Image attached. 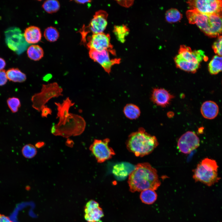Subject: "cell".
Instances as JSON below:
<instances>
[{"mask_svg": "<svg viewBox=\"0 0 222 222\" xmlns=\"http://www.w3.org/2000/svg\"><path fill=\"white\" fill-rule=\"evenodd\" d=\"M55 104L57 107V118H59V121L52 127V134L67 138L82 134L85 127V121L80 116L69 112L70 107L74 103L67 97L62 103L55 102Z\"/></svg>", "mask_w": 222, "mask_h": 222, "instance_id": "1", "label": "cell"}, {"mask_svg": "<svg viewBox=\"0 0 222 222\" xmlns=\"http://www.w3.org/2000/svg\"><path fill=\"white\" fill-rule=\"evenodd\" d=\"M128 183L132 192L156 190L161 184L157 170L148 162L139 163L135 166L129 174Z\"/></svg>", "mask_w": 222, "mask_h": 222, "instance_id": "2", "label": "cell"}, {"mask_svg": "<svg viewBox=\"0 0 222 222\" xmlns=\"http://www.w3.org/2000/svg\"><path fill=\"white\" fill-rule=\"evenodd\" d=\"M186 14L190 24H195L208 36L218 37L222 34V14H204L191 9Z\"/></svg>", "mask_w": 222, "mask_h": 222, "instance_id": "3", "label": "cell"}, {"mask_svg": "<svg viewBox=\"0 0 222 222\" xmlns=\"http://www.w3.org/2000/svg\"><path fill=\"white\" fill-rule=\"evenodd\" d=\"M158 145L156 137L146 132L143 128L131 133L126 142L128 150L136 156L140 157L151 153Z\"/></svg>", "mask_w": 222, "mask_h": 222, "instance_id": "4", "label": "cell"}, {"mask_svg": "<svg viewBox=\"0 0 222 222\" xmlns=\"http://www.w3.org/2000/svg\"><path fill=\"white\" fill-rule=\"evenodd\" d=\"M218 167L215 160L205 158L194 170L193 178L196 182H200L208 186H211L220 179L217 173Z\"/></svg>", "mask_w": 222, "mask_h": 222, "instance_id": "5", "label": "cell"}, {"mask_svg": "<svg viewBox=\"0 0 222 222\" xmlns=\"http://www.w3.org/2000/svg\"><path fill=\"white\" fill-rule=\"evenodd\" d=\"M62 88L56 82L43 84L40 92L35 94L31 98L32 107L41 111L43 107L51 99L63 95Z\"/></svg>", "mask_w": 222, "mask_h": 222, "instance_id": "6", "label": "cell"}, {"mask_svg": "<svg viewBox=\"0 0 222 222\" xmlns=\"http://www.w3.org/2000/svg\"><path fill=\"white\" fill-rule=\"evenodd\" d=\"M191 10L206 14H222V0H194L187 2Z\"/></svg>", "mask_w": 222, "mask_h": 222, "instance_id": "7", "label": "cell"}, {"mask_svg": "<svg viewBox=\"0 0 222 222\" xmlns=\"http://www.w3.org/2000/svg\"><path fill=\"white\" fill-rule=\"evenodd\" d=\"M108 14L105 11L99 10L96 12L89 25L83 27L80 32L82 36V40L85 42V37L89 32L93 34L103 33L107 25Z\"/></svg>", "mask_w": 222, "mask_h": 222, "instance_id": "8", "label": "cell"}, {"mask_svg": "<svg viewBox=\"0 0 222 222\" xmlns=\"http://www.w3.org/2000/svg\"><path fill=\"white\" fill-rule=\"evenodd\" d=\"M109 138L95 139L89 147V150L98 163H102L111 158L115 154L113 149L109 147Z\"/></svg>", "mask_w": 222, "mask_h": 222, "instance_id": "9", "label": "cell"}, {"mask_svg": "<svg viewBox=\"0 0 222 222\" xmlns=\"http://www.w3.org/2000/svg\"><path fill=\"white\" fill-rule=\"evenodd\" d=\"M110 37L109 34L104 33L93 34L88 38L87 46L90 50L97 51L107 50L113 55H115V51L110 43Z\"/></svg>", "mask_w": 222, "mask_h": 222, "instance_id": "10", "label": "cell"}, {"mask_svg": "<svg viewBox=\"0 0 222 222\" xmlns=\"http://www.w3.org/2000/svg\"><path fill=\"white\" fill-rule=\"evenodd\" d=\"M109 52L107 50L97 51L93 50H89V52L90 57L100 64L108 74L110 72L113 66L119 64L121 62V59L119 58L110 59Z\"/></svg>", "mask_w": 222, "mask_h": 222, "instance_id": "11", "label": "cell"}, {"mask_svg": "<svg viewBox=\"0 0 222 222\" xmlns=\"http://www.w3.org/2000/svg\"><path fill=\"white\" fill-rule=\"evenodd\" d=\"M5 42L9 48L18 53H20L24 38L20 29L15 27H10L5 31Z\"/></svg>", "mask_w": 222, "mask_h": 222, "instance_id": "12", "label": "cell"}, {"mask_svg": "<svg viewBox=\"0 0 222 222\" xmlns=\"http://www.w3.org/2000/svg\"><path fill=\"white\" fill-rule=\"evenodd\" d=\"M199 139L193 132L188 131L179 139L177 146L179 150L185 154L190 153L199 146Z\"/></svg>", "mask_w": 222, "mask_h": 222, "instance_id": "13", "label": "cell"}, {"mask_svg": "<svg viewBox=\"0 0 222 222\" xmlns=\"http://www.w3.org/2000/svg\"><path fill=\"white\" fill-rule=\"evenodd\" d=\"M84 212V218L87 222H102L104 213L97 202L93 200L88 202L85 207Z\"/></svg>", "mask_w": 222, "mask_h": 222, "instance_id": "14", "label": "cell"}, {"mask_svg": "<svg viewBox=\"0 0 222 222\" xmlns=\"http://www.w3.org/2000/svg\"><path fill=\"white\" fill-rule=\"evenodd\" d=\"M179 54L186 60L199 65L203 60L207 61L208 59L203 51L199 50L192 51L189 47L184 45L180 46Z\"/></svg>", "mask_w": 222, "mask_h": 222, "instance_id": "15", "label": "cell"}, {"mask_svg": "<svg viewBox=\"0 0 222 222\" xmlns=\"http://www.w3.org/2000/svg\"><path fill=\"white\" fill-rule=\"evenodd\" d=\"M173 97L164 89L155 88L152 92L151 98L152 101L156 105L165 107L170 104Z\"/></svg>", "mask_w": 222, "mask_h": 222, "instance_id": "16", "label": "cell"}, {"mask_svg": "<svg viewBox=\"0 0 222 222\" xmlns=\"http://www.w3.org/2000/svg\"><path fill=\"white\" fill-rule=\"evenodd\" d=\"M219 108L215 102L211 101H206L202 104L200 112L202 116L205 118L212 119L218 115Z\"/></svg>", "mask_w": 222, "mask_h": 222, "instance_id": "17", "label": "cell"}, {"mask_svg": "<svg viewBox=\"0 0 222 222\" xmlns=\"http://www.w3.org/2000/svg\"><path fill=\"white\" fill-rule=\"evenodd\" d=\"M25 40L30 44H35L41 40L42 34L40 29L35 26H30L27 28L23 34Z\"/></svg>", "mask_w": 222, "mask_h": 222, "instance_id": "18", "label": "cell"}, {"mask_svg": "<svg viewBox=\"0 0 222 222\" xmlns=\"http://www.w3.org/2000/svg\"><path fill=\"white\" fill-rule=\"evenodd\" d=\"M177 67L183 71L195 73L199 67V65L196 64L186 60L179 54L174 59Z\"/></svg>", "mask_w": 222, "mask_h": 222, "instance_id": "19", "label": "cell"}, {"mask_svg": "<svg viewBox=\"0 0 222 222\" xmlns=\"http://www.w3.org/2000/svg\"><path fill=\"white\" fill-rule=\"evenodd\" d=\"M8 79L10 81L21 83L24 82L27 79L26 74L18 68H11L6 72Z\"/></svg>", "mask_w": 222, "mask_h": 222, "instance_id": "20", "label": "cell"}, {"mask_svg": "<svg viewBox=\"0 0 222 222\" xmlns=\"http://www.w3.org/2000/svg\"><path fill=\"white\" fill-rule=\"evenodd\" d=\"M208 70L212 75L222 71V56H215L208 64Z\"/></svg>", "mask_w": 222, "mask_h": 222, "instance_id": "21", "label": "cell"}, {"mask_svg": "<svg viewBox=\"0 0 222 222\" xmlns=\"http://www.w3.org/2000/svg\"><path fill=\"white\" fill-rule=\"evenodd\" d=\"M27 53L28 57L34 61L40 60L43 57L44 54L43 48L37 45L30 46L27 48Z\"/></svg>", "mask_w": 222, "mask_h": 222, "instance_id": "22", "label": "cell"}, {"mask_svg": "<svg viewBox=\"0 0 222 222\" xmlns=\"http://www.w3.org/2000/svg\"><path fill=\"white\" fill-rule=\"evenodd\" d=\"M123 113L125 116L131 119H136L140 116L141 112L139 108L136 105L128 104L123 109Z\"/></svg>", "mask_w": 222, "mask_h": 222, "instance_id": "23", "label": "cell"}, {"mask_svg": "<svg viewBox=\"0 0 222 222\" xmlns=\"http://www.w3.org/2000/svg\"><path fill=\"white\" fill-rule=\"evenodd\" d=\"M140 197L143 203L150 204L155 201L157 199V195L155 190L147 189L141 191Z\"/></svg>", "mask_w": 222, "mask_h": 222, "instance_id": "24", "label": "cell"}, {"mask_svg": "<svg viewBox=\"0 0 222 222\" xmlns=\"http://www.w3.org/2000/svg\"><path fill=\"white\" fill-rule=\"evenodd\" d=\"M129 28L125 25L115 26L113 29V32L117 39L122 43L125 41V37L129 33Z\"/></svg>", "mask_w": 222, "mask_h": 222, "instance_id": "25", "label": "cell"}, {"mask_svg": "<svg viewBox=\"0 0 222 222\" xmlns=\"http://www.w3.org/2000/svg\"><path fill=\"white\" fill-rule=\"evenodd\" d=\"M42 7L46 12L52 14L59 10L60 7V4L57 0H48L43 2Z\"/></svg>", "mask_w": 222, "mask_h": 222, "instance_id": "26", "label": "cell"}, {"mask_svg": "<svg viewBox=\"0 0 222 222\" xmlns=\"http://www.w3.org/2000/svg\"><path fill=\"white\" fill-rule=\"evenodd\" d=\"M182 17V14L180 12L175 8H171L168 10L165 14L166 20L170 23L178 22L181 19Z\"/></svg>", "mask_w": 222, "mask_h": 222, "instance_id": "27", "label": "cell"}, {"mask_svg": "<svg viewBox=\"0 0 222 222\" xmlns=\"http://www.w3.org/2000/svg\"><path fill=\"white\" fill-rule=\"evenodd\" d=\"M43 35L48 41L53 42L56 41L59 37V33L55 27L50 26L47 27L44 32Z\"/></svg>", "mask_w": 222, "mask_h": 222, "instance_id": "28", "label": "cell"}, {"mask_svg": "<svg viewBox=\"0 0 222 222\" xmlns=\"http://www.w3.org/2000/svg\"><path fill=\"white\" fill-rule=\"evenodd\" d=\"M23 155L26 158H31L36 155L37 151L35 147L30 144H27L23 146L22 150Z\"/></svg>", "mask_w": 222, "mask_h": 222, "instance_id": "29", "label": "cell"}, {"mask_svg": "<svg viewBox=\"0 0 222 222\" xmlns=\"http://www.w3.org/2000/svg\"><path fill=\"white\" fill-rule=\"evenodd\" d=\"M8 107L13 113L17 112L21 106V103L19 99L16 97H10L7 100Z\"/></svg>", "mask_w": 222, "mask_h": 222, "instance_id": "30", "label": "cell"}, {"mask_svg": "<svg viewBox=\"0 0 222 222\" xmlns=\"http://www.w3.org/2000/svg\"><path fill=\"white\" fill-rule=\"evenodd\" d=\"M212 48L214 52L218 56H222V35L218 37L212 45Z\"/></svg>", "mask_w": 222, "mask_h": 222, "instance_id": "31", "label": "cell"}, {"mask_svg": "<svg viewBox=\"0 0 222 222\" xmlns=\"http://www.w3.org/2000/svg\"><path fill=\"white\" fill-rule=\"evenodd\" d=\"M7 79L5 70L4 69L0 70V86L5 85L7 82Z\"/></svg>", "mask_w": 222, "mask_h": 222, "instance_id": "32", "label": "cell"}, {"mask_svg": "<svg viewBox=\"0 0 222 222\" xmlns=\"http://www.w3.org/2000/svg\"><path fill=\"white\" fill-rule=\"evenodd\" d=\"M41 111L42 112L41 116L43 117H47L48 115H51L52 113L51 109L46 105H44Z\"/></svg>", "mask_w": 222, "mask_h": 222, "instance_id": "33", "label": "cell"}, {"mask_svg": "<svg viewBox=\"0 0 222 222\" xmlns=\"http://www.w3.org/2000/svg\"><path fill=\"white\" fill-rule=\"evenodd\" d=\"M0 222H12L7 216L0 214Z\"/></svg>", "mask_w": 222, "mask_h": 222, "instance_id": "34", "label": "cell"}, {"mask_svg": "<svg viewBox=\"0 0 222 222\" xmlns=\"http://www.w3.org/2000/svg\"><path fill=\"white\" fill-rule=\"evenodd\" d=\"M118 2L121 5L126 7L130 6L133 3V1H127V2H122L121 1H118Z\"/></svg>", "mask_w": 222, "mask_h": 222, "instance_id": "35", "label": "cell"}, {"mask_svg": "<svg viewBox=\"0 0 222 222\" xmlns=\"http://www.w3.org/2000/svg\"><path fill=\"white\" fill-rule=\"evenodd\" d=\"M6 63L5 60L0 57V70H3L5 68Z\"/></svg>", "mask_w": 222, "mask_h": 222, "instance_id": "36", "label": "cell"}, {"mask_svg": "<svg viewBox=\"0 0 222 222\" xmlns=\"http://www.w3.org/2000/svg\"><path fill=\"white\" fill-rule=\"evenodd\" d=\"M52 77V75L51 74H48L44 76L43 78V80L45 81H48Z\"/></svg>", "mask_w": 222, "mask_h": 222, "instance_id": "37", "label": "cell"}, {"mask_svg": "<svg viewBox=\"0 0 222 222\" xmlns=\"http://www.w3.org/2000/svg\"><path fill=\"white\" fill-rule=\"evenodd\" d=\"M75 1L77 3L84 4L87 2H91L90 0H75Z\"/></svg>", "mask_w": 222, "mask_h": 222, "instance_id": "38", "label": "cell"}, {"mask_svg": "<svg viewBox=\"0 0 222 222\" xmlns=\"http://www.w3.org/2000/svg\"><path fill=\"white\" fill-rule=\"evenodd\" d=\"M44 145V143L42 142H40L37 143L36 144V146L37 147L40 148L42 147Z\"/></svg>", "mask_w": 222, "mask_h": 222, "instance_id": "39", "label": "cell"}]
</instances>
